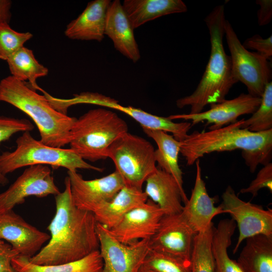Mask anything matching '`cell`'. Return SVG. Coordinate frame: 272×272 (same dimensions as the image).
I'll list each match as a JSON object with an SVG mask.
<instances>
[{
    "mask_svg": "<svg viewBox=\"0 0 272 272\" xmlns=\"http://www.w3.org/2000/svg\"><path fill=\"white\" fill-rule=\"evenodd\" d=\"M64 185V190L55 196L56 212L47 227L50 239L29 258L32 263L51 265L73 262L99 250L94 214L75 205L67 176Z\"/></svg>",
    "mask_w": 272,
    "mask_h": 272,
    "instance_id": "cell-1",
    "label": "cell"
},
{
    "mask_svg": "<svg viewBox=\"0 0 272 272\" xmlns=\"http://www.w3.org/2000/svg\"><path fill=\"white\" fill-rule=\"evenodd\" d=\"M244 118L219 128L195 131L181 142L180 153L187 165H193L206 154L242 150L245 164L251 173L257 167L270 163L272 154V129L252 132L241 127Z\"/></svg>",
    "mask_w": 272,
    "mask_h": 272,
    "instance_id": "cell-2",
    "label": "cell"
},
{
    "mask_svg": "<svg viewBox=\"0 0 272 272\" xmlns=\"http://www.w3.org/2000/svg\"><path fill=\"white\" fill-rule=\"evenodd\" d=\"M204 20L210 37L211 53L208 62L193 93L177 99L176 102L179 108L189 106L190 114L200 112L208 105L223 101L231 88L237 83L233 76L230 56L224 47L226 20L224 6H216Z\"/></svg>",
    "mask_w": 272,
    "mask_h": 272,
    "instance_id": "cell-3",
    "label": "cell"
},
{
    "mask_svg": "<svg viewBox=\"0 0 272 272\" xmlns=\"http://www.w3.org/2000/svg\"><path fill=\"white\" fill-rule=\"evenodd\" d=\"M0 101L7 103L28 115L37 126L40 141L54 148L69 144L76 118L56 110L45 95L36 92L27 82L12 76L0 81Z\"/></svg>",
    "mask_w": 272,
    "mask_h": 272,
    "instance_id": "cell-4",
    "label": "cell"
},
{
    "mask_svg": "<svg viewBox=\"0 0 272 272\" xmlns=\"http://www.w3.org/2000/svg\"><path fill=\"white\" fill-rule=\"evenodd\" d=\"M127 131L126 122L116 113L103 108L91 109L76 118L70 148L86 161L105 160L111 144Z\"/></svg>",
    "mask_w": 272,
    "mask_h": 272,
    "instance_id": "cell-5",
    "label": "cell"
},
{
    "mask_svg": "<svg viewBox=\"0 0 272 272\" xmlns=\"http://www.w3.org/2000/svg\"><path fill=\"white\" fill-rule=\"evenodd\" d=\"M16 149L0 154V172L5 176L17 169L33 165H50L70 171L88 169L101 172L103 169L87 163L74 151L46 145L34 139L30 131L23 132L16 141Z\"/></svg>",
    "mask_w": 272,
    "mask_h": 272,
    "instance_id": "cell-6",
    "label": "cell"
},
{
    "mask_svg": "<svg viewBox=\"0 0 272 272\" xmlns=\"http://www.w3.org/2000/svg\"><path fill=\"white\" fill-rule=\"evenodd\" d=\"M107 155L125 185L138 189L142 190L144 183L157 167L152 144L128 131L111 144Z\"/></svg>",
    "mask_w": 272,
    "mask_h": 272,
    "instance_id": "cell-7",
    "label": "cell"
},
{
    "mask_svg": "<svg viewBox=\"0 0 272 272\" xmlns=\"http://www.w3.org/2000/svg\"><path fill=\"white\" fill-rule=\"evenodd\" d=\"M224 35L230 52L234 79L246 87L248 94L261 97L266 85L271 82V69L269 60L256 52L246 49L227 20Z\"/></svg>",
    "mask_w": 272,
    "mask_h": 272,
    "instance_id": "cell-8",
    "label": "cell"
},
{
    "mask_svg": "<svg viewBox=\"0 0 272 272\" xmlns=\"http://www.w3.org/2000/svg\"><path fill=\"white\" fill-rule=\"evenodd\" d=\"M96 232L103 262L102 272H139L150 249L149 239L123 244L108 229L97 222Z\"/></svg>",
    "mask_w": 272,
    "mask_h": 272,
    "instance_id": "cell-9",
    "label": "cell"
},
{
    "mask_svg": "<svg viewBox=\"0 0 272 272\" xmlns=\"http://www.w3.org/2000/svg\"><path fill=\"white\" fill-rule=\"evenodd\" d=\"M221 206L225 213L229 214L239 229V236L233 254L242 242L251 236L264 234L272 235V210L241 199L229 185L223 192Z\"/></svg>",
    "mask_w": 272,
    "mask_h": 272,
    "instance_id": "cell-10",
    "label": "cell"
},
{
    "mask_svg": "<svg viewBox=\"0 0 272 272\" xmlns=\"http://www.w3.org/2000/svg\"><path fill=\"white\" fill-rule=\"evenodd\" d=\"M197 234L182 212L164 215L155 233L149 239L150 248L191 264L193 242Z\"/></svg>",
    "mask_w": 272,
    "mask_h": 272,
    "instance_id": "cell-11",
    "label": "cell"
},
{
    "mask_svg": "<svg viewBox=\"0 0 272 272\" xmlns=\"http://www.w3.org/2000/svg\"><path fill=\"white\" fill-rule=\"evenodd\" d=\"M60 192L48 166H29L7 190L0 193V211L13 209L29 196L41 198Z\"/></svg>",
    "mask_w": 272,
    "mask_h": 272,
    "instance_id": "cell-12",
    "label": "cell"
},
{
    "mask_svg": "<svg viewBox=\"0 0 272 272\" xmlns=\"http://www.w3.org/2000/svg\"><path fill=\"white\" fill-rule=\"evenodd\" d=\"M72 198L79 209L93 212L102 205L112 200L125 185L116 170L101 178L84 179L77 171H67Z\"/></svg>",
    "mask_w": 272,
    "mask_h": 272,
    "instance_id": "cell-13",
    "label": "cell"
},
{
    "mask_svg": "<svg viewBox=\"0 0 272 272\" xmlns=\"http://www.w3.org/2000/svg\"><path fill=\"white\" fill-rule=\"evenodd\" d=\"M261 101V97L241 93L230 100L210 105L211 108L206 111L195 114L171 115L168 117L173 120L183 119L190 120L191 125L207 121L211 124L210 129L219 128L236 122L238 118L244 114H252L258 108Z\"/></svg>",
    "mask_w": 272,
    "mask_h": 272,
    "instance_id": "cell-14",
    "label": "cell"
},
{
    "mask_svg": "<svg viewBox=\"0 0 272 272\" xmlns=\"http://www.w3.org/2000/svg\"><path fill=\"white\" fill-rule=\"evenodd\" d=\"M50 236L27 223L13 209L0 211V239L10 243L19 255L30 258Z\"/></svg>",
    "mask_w": 272,
    "mask_h": 272,
    "instance_id": "cell-15",
    "label": "cell"
},
{
    "mask_svg": "<svg viewBox=\"0 0 272 272\" xmlns=\"http://www.w3.org/2000/svg\"><path fill=\"white\" fill-rule=\"evenodd\" d=\"M164 215L159 207L148 198L146 203L130 211L116 226L109 230L120 242L132 244L150 239Z\"/></svg>",
    "mask_w": 272,
    "mask_h": 272,
    "instance_id": "cell-16",
    "label": "cell"
},
{
    "mask_svg": "<svg viewBox=\"0 0 272 272\" xmlns=\"http://www.w3.org/2000/svg\"><path fill=\"white\" fill-rule=\"evenodd\" d=\"M195 163L196 176L194 187L190 198L183 206L182 214L193 229L198 233L213 225V218L225 212L221 205L215 206V199L209 195L202 178L199 160Z\"/></svg>",
    "mask_w": 272,
    "mask_h": 272,
    "instance_id": "cell-17",
    "label": "cell"
},
{
    "mask_svg": "<svg viewBox=\"0 0 272 272\" xmlns=\"http://www.w3.org/2000/svg\"><path fill=\"white\" fill-rule=\"evenodd\" d=\"M145 182V193L159 207L164 215L182 212V201L185 204L188 198L173 176L157 167Z\"/></svg>",
    "mask_w": 272,
    "mask_h": 272,
    "instance_id": "cell-18",
    "label": "cell"
},
{
    "mask_svg": "<svg viewBox=\"0 0 272 272\" xmlns=\"http://www.w3.org/2000/svg\"><path fill=\"white\" fill-rule=\"evenodd\" d=\"M133 30L120 1L111 2L106 12L105 35L112 41L117 50L135 63L141 54Z\"/></svg>",
    "mask_w": 272,
    "mask_h": 272,
    "instance_id": "cell-19",
    "label": "cell"
},
{
    "mask_svg": "<svg viewBox=\"0 0 272 272\" xmlns=\"http://www.w3.org/2000/svg\"><path fill=\"white\" fill-rule=\"evenodd\" d=\"M111 2H89L82 13L67 25L65 35L73 40L101 42L104 38L106 12Z\"/></svg>",
    "mask_w": 272,
    "mask_h": 272,
    "instance_id": "cell-20",
    "label": "cell"
},
{
    "mask_svg": "<svg viewBox=\"0 0 272 272\" xmlns=\"http://www.w3.org/2000/svg\"><path fill=\"white\" fill-rule=\"evenodd\" d=\"M148 199L142 190L124 185L112 200L100 206L93 213L97 223L110 229L128 212L142 206Z\"/></svg>",
    "mask_w": 272,
    "mask_h": 272,
    "instance_id": "cell-21",
    "label": "cell"
},
{
    "mask_svg": "<svg viewBox=\"0 0 272 272\" xmlns=\"http://www.w3.org/2000/svg\"><path fill=\"white\" fill-rule=\"evenodd\" d=\"M99 106L117 110L126 114L137 121L142 128L170 132L175 139L180 142L186 138L192 126L189 122H175L168 117L153 115L132 106H122L115 99L105 95L101 98Z\"/></svg>",
    "mask_w": 272,
    "mask_h": 272,
    "instance_id": "cell-22",
    "label": "cell"
},
{
    "mask_svg": "<svg viewBox=\"0 0 272 272\" xmlns=\"http://www.w3.org/2000/svg\"><path fill=\"white\" fill-rule=\"evenodd\" d=\"M122 5L134 29L160 17L187 11L181 0H124Z\"/></svg>",
    "mask_w": 272,
    "mask_h": 272,
    "instance_id": "cell-23",
    "label": "cell"
},
{
    "mask_svg": "<svg viewBox=\"0 0 272 272\" xmlns=\"http://www.w3.org/2000/svg\"><path fill=\"white\" fill-rule=\"evenodd\" d=\"M236 261L243 272H272V235L258 234L245 239Z\"/></svg>",
    "mask_w": 272,
    "mask_h": 272,
    "instance_id": "cell-24",
    "label": "cell"
},
{
    "mask_svg": "<svg viewBox=\"0 0 272 272\" xmlns=\"http://www.w3.org/2000/svg\"><path fill=\"white\" fill-rule=\"evenodd\" d=\"M143 129L158 146V149L155 150V159L158 167L173 176L180 188L183 189V173L178 164L181 142L162 130L145 128Z\"/></svg>",
    "mask_w": 272,
    "mask_h": 272,
    "instance_id": "cell-25",
    "label": "cell"
},
{
    "mask_svg": "<svg viewBox=\"0 0 272 272\" xmlns=\"http://www.w3.org/2000/svg\"><path fill=\"white\" fill-rule=\"evenodd\" d=\"M17 272H102L103 262L99 250L82 259L57 265H41L30 262L29 258L17 255L11 261Z\"/></svg>",
    "mask_w": 272,
    "mask_h": 272,
    "instance_id": "cell-26",
    "label": "cell"
},
{
    "mask_svg": "<svg viewBox=\"0 0 272 272\" xmlns=\"http://www.w3.org/2000/svg\"><path fill=\"white\" fill-rule=\"evenodd\" d=\"M236 225L232 219L221 220L214 228L212 246L215 260V272H243L236 261L230 258L228 248Z\"/></svg>",
    "mask_w": 272,
    "mask_h": 272,
    "instance_id": "cell-27",
    "label": "cell"
},
{
    "mask_svg": "<svg viewBox=\"0 0 272 272\" xmlns=\"http://www.w3.org/2000/svg\"><path fill=\"white\" fill-rule=\"evenodd\" d=\"M7 62L11 76L21 81H27L36 90L39 88L37 79L48 73V69L37 60L32 50L24 46L11 55Z\"/></svg>",
    "mask_w": 272,
    "mask_h": 272,
    "instance_id": "cell-28",
    "label": "cell"
},
{
    "mask_svg": "<svg viewBox=\"0 0 272 272\" xmlns=\"http://www.w3.org/2000/svg\"><path fill=\"white\" fill-rule=\"evenodd\" d=\"M214 228L212 225L196 235L191 256V272L215 271L212 246Z\"/></svg>",
    "mask_w": 272,
    "mask_h": 272,
    "instance_id": "cell-29",
    "label": "cell"
},
{
    "mask_svg": "<svg viewBox=\"0 0 272 272\" xmlns=\"http://www.w3.org/2000/svg\"><path fill=\"white\" fill-rule=\"evenodd\" d=\"M257 110L247 119L244 118L241 127L252 132H262L272 129V82L268 83L261 96Z\"/></svg>",
    "mask_w": 272,
    "mask_h": 272,
    "instance_id": "cell-30",
    "label": "cell"
},
{
    "mask_svg": "<svg viewBox=\"0 0 272 272\" xmlns=\"http://www.w3.org/2000/svg\"><path fill=\"white\" fill-rule=\"evenodd\" d=\"M142 265L154 272H191V264L151 249L147 253Z\"/></svg>",
    "mask_w": 272,
    "mask_h": 272,
    "instance_id": "cell-31",
    "label": "cell"
},
{
    "mask_svg": "<svg viewBox=\"0 0 272 272\" xmlns=\"http://www.w3.org/2000/svg\"><path fill=\"white\" fill-rule=\"evenodd\" d=\"M32 37L30 32H17L10 27L9 23H1L0 59L7 61Z\"/></svg>",
    "mask_w": 272,
    "mask_h": 272,
    "instance_id": "cell-32",
    "label": "cell"
},
{
    "mask_svg": "<svg viewBox=\"0 0 272 272\" xmlns=\"http://www.w3.org/2000/svg\"><path fill=\"white\" fill-rule=\"evenodd\" d=\"M34 128L32 122L26 118H18L0 115V144L20 132L31 131ZM9 179L0 172V186L9 183Z\"/></svg>",
    "mask_w": 272,
    "mask_h": 272,
    "instance_id": "cell-33",
    "label": "cell"
},
{
    "mask_svg": "<svg viewBox=\"0 0 272 272\" xmlns=\"http://www.w3.org/2000/svg\"><path fill=\"white\" fill-rule=\"evenodd\" d=\"M266 188L272 192V164L269 163L263 166L257 173L256 178L253 180L246 188H242L240 193H251L255 197L259 190Z\"/></svg>",
    "mask_w": 272,
    "mask_h": 272,
    "instance_id": "cell-34",
    "label": "cell"
},
{
    "mask_svg": "<svg viewBox=\"0 0 272 272\" xmlns=\"http://www.w3.org/2000/svg\"><path fill=\"white\" fill-rule=\"evenodd\" d=\"M243 46L246 49L255 50L267 60L272 56V36L266 38H262L259 34H255L247 38L243 43Z\"/></svg>",
    "mask_w": 272,
    "mask_h": 272,
    "instance_id": "cell-35",
    "label": "cell"
},
{
    "mask_svg": "<svg viewBox=\"0 0 272 272\" xmlns=\"http://www.w3.org/2000/svg\"><path fill=\"white\" fill-rule=\"evenodd\" d=\"M256 3L260 6L257 13L258 25L260 26L267 25L272 18V1L257 0Z\"/></svg>",
    "mask_w": 272,
    "mask_h": 272,
    "instance_id": "cell-36",
    "label": "cell"
},
{
    "mask_svg": "<svg viewBox=\"0 0 272 272\" xmlns=\"http://www.w3.org/2000/svg\"><path fill=\"white\" fill-rule=\"evenodd\" d=\"M17 255L18 252L12 248L0 252V272H17L11 263L12 259Z\"/></svg>",
    "mask_w": 272,
    "mask_h": 272,
    "instance_id": "cell-37",
    "label": "cell"
},
{
    "mask_svg": "<svg viewBox=\"0 0 272 272\" xmlns=\"http://www.w3.org/2000/svg\"><path fill=\"white\" fill-rule=\"evenodd\" d=\"M12 1L0 0V24L9 23L12 17Z\"/></svg>",
    "mask_w": 272,
    "mask_h": 272,
    "instance_id": "cell-38",
    "label": "cell"
},
{
    "mask_svg": "<svg viewBox=\"0 0 272 272\" xmlns=\"http://www.w3.org/2000/svg\"><path fill=\"white\" fill-rule=\"evenodd\" d=\"M12 248L10 244L5 242L3 240L0 239V252L5 251Z\"/></svg>",
    "mask_w": 272,
    "mask_h": 272,
    "instance_id": "cell-39",
    "label": "cell"
},
{
    "mask_svg": "<svg viewBox=\"0 0 272 272\" xmlns=\"http://www.w3.org/2000/svg\"><path fill=\"white\" fill-rule=\"evenodd\" d=\"M139 272H154L148 268H146L143 265L141 267Z\"/></svg>",
    "mask_w": 272,
    "mask_h": 272,
    "instance_id": "cell-40",
    "label": "cell"
}]
</instances>
